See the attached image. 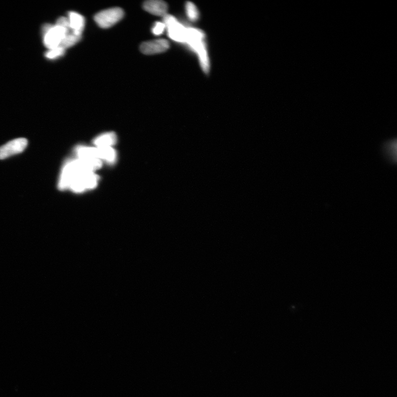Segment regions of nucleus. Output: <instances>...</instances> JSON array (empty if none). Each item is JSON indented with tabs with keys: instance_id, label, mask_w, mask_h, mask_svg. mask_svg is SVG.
I'll list each match as a JSON object with an SVG mask.
<instances>
[{
	"instance_id": "8",
	"label": "nucleus",
	"mask_w": 397,
	"mask_h": 397,
	"mask_svg": "<svg viewBox=\"0 0 397 397\" xmlns=\"http://www.w3.org/2000/svg\"><path fill=\"white\" fill-rule=\"evenodd\" d=\"M68 16V18L72 33L75 35L82 36L85 24L84 17L75 12H69Z\"/></svg>"
},
{
	"instance_id": "17",
	"label": "nucleus",
	"mask_w": 397,
	"mask_h": 397,
	"mask_svg": "<svg viewBox=\"0 0 397 397\" xmlns=\"http://www.w3.org/2000/svg\"><path fill=\"white\" fill-rule=\"evenodd\" d=\"M165 30V26L163 22H158L155 23L153 28L152 32L155 35L159 36L162 35Z\"/></svg>"
},
{
	"instance_id": "1",
	"label": "nucleus",
	"mask_w": 397,
	"mask_h": 397,
	"mask_svg": "<svg viewBox=\"0 0 397 397\" xmlns=\"http://www.w3.org/2000/svg\"><path fill=\"white\" fill-rule=\"evenodd\" d=\"M197 55L200 65L205 74L210 72V64L204 32L194 28L187 29L185 42Z\"/></svg>"
},
{
	"instance_id": "5",
	"label": "nucleus",
	"mask_w": 397,
	"mask_h": 397,
	"mask_svg": "<svg viewBox=\"0 0 397 397\" xmlns=\"http://www.w3.org/2000/svg\"><path fill=\"white\" fill-rule=\"evenodd\" d=\"M28 141L25 138H18L8 142L0 148V159L21 153L25 150Z\"/></svg>"
},
{
	"instance_id": "13",
	"label": "nucleus",
	"mask_w": 397,
	"mask_h": 397,
	"mask_svg": "<svg viewBox=\"0 0 397 397\" xmlns=\"http://www.w3.org/2000/svg\"><path fill=\"white\" fill-rule=\"evenodd\" d=\"M81 39V36L75 35L73 33H70L66 36L62 42H61L60 46L62 47L65 49L70 48V47L77 44Z\"/></svg>"
},
{
	"instance_id": "7",
	"label": "nucleus",
	"mask_w": 397,
	"mask_h": 397,
	"mask_svg": "<svg viewBox=\"0 0 397 397\" xmlns=\"http://www.w3.org/2000/svg\"><path fill=\"white\" fill-rule=\"evenodd\" d=\"M144 8L154 15L164 17L167 15L168 5L160 0H150L144 3Z\"/></svg>"
},
{
	"instance_id": "2",
	"label": "nucleus",
	"mask_w": 397,
	"mask_h": 397,
	"mask_svg": "<svg viewBox=\"0 0 397 397\" xmlns=\"http://www.w3.org/2000/svg\"><path fill=\"white\" fill-rule=\"evenodd\" d=\"M70 28L58 24L51 25L46 24L42 28L44 37V45L49 50L60 46L66 35L70 33Z\"/></svg>"
},
{
	"instance_id": "4",
	"label": "nucleus",
	"mask_w": 397,
	"mask_h": 397,
	"mask_svg": "<svg viewBox=\"0 0 397 397\" xmlns=\"http://www.w3.org/2000/svg\"><path fill=\"white\" fill-rule=\"evenodd\" d=\"M124 16L122 9L118 7L111 8L101 11L94 16V21L102 28H108L115 25L120 21Z\"/></svg>"
},
{
	"instance_id": "14",
	"label": "nucleus",
	"mask_w": 397,
	"mask_h": 397,
	"mask_svg": "<svg viewBox=\"0 0 397 397\" xmlns=\"http://www.w3.org/2000/svg\"><path fill=\"white\" fill-rule=\"evenodd\" d=\"M385 154L387 155V158L392 161L396 160L397 159V141H389L384 146Z\"/></svg>"
},
{
	"instance_id": "10",
	"label": "nucleus",
	"mask_w": 397,
	"mask_h": 397,
	"mask_svg": "<svg viewBox=\"0 0 397 397\" xmlns=\"http://www.w3.org/2000/svg\"><path fill=\"white\" fill-rule=\"evenodd\" d=\"M117 142V136L114 132H107L98 136L94 140L93 143L96 148L106 147L115 145Z\"/></svg>"
},
{
	"instance_id": "12",
	"label": "nucleus",
	"mask_w": 397,
	"mask_h": 397,
	"mask_svg": "<svg viewBox=\"0 0 397 397\" xmlns=\"http://www.w3.org/2000/svg\"><path fill=\"white\" fill-rule=\"evenodd\" d=\"M83 181L87 190H93L97 186L98 177L93 172H85L83 173Z\"/></svg>"
},
{
	"instance_id": "3",
	"label": "nucleus",
	"mask_w": 397,
	"mask_h": 397,
	"mask_svg": "<svg viewBox=\"0 0 397 397\" xmlns=\"http://www.w3.org/2000/svg\"><path fill=\"white\" fill-rule=\"evenodd\" d=\"M163 23L170 39L175 41L185 42L187 27L183 26L177 19L171 15L163 17Z\"/></svg>"
},
{
	"instance_id": "11",
	"label": "nucleus",
	"mask_w": 397,
	"mask_h": 397,
	"mask_svg": "<svg viewBox=\"0 0 397 397\" xmlns=\"http://www.w3.org/2000/svg\"><path fill=\"white\" fill-rule=\"evenodd\" d=\"M98 151L99 159L105 160L108 163H114L117 159L116 151L110 146L97 148Z\"/></svg>"
},
{
	"instance_id": "15",
	"label": "nucleus",
	"mask_w": 397,
	"mask_h": 397,
	"mask_svg": "<svg viewBox=\"0 0 397 397\" xmlns=\"http://www.w3.org/2000/svg\"><path fill=\"white\" fill-rule=\"evenodd\" d=\"M186 11L187 15L190 20L195 22L199 18V12L195 4L191 2H188L186 4Z\"/></svg>"
},
{
	"instance_id": "6",
	"label": "nucleus",
	"mask_w": 397,
	"mask_h": 397,
	"mask_svg": "<svg viewBox=\"0 0 397 397\" xmlns=\"http://www.w3.org/2000/svg\"><path fill=\"white\" fill-rule=\"evenodd\" d=\"M169 48L168 41L159 39L143 42L141 45L140 50L146 55L160 54L166 51Z\"/></svg>"
},
{
	"instance_id": "16",
	"label": "nucleus",
	"mask_w": 397,
	"mask_h": 397,
	"mask_svg": "<svg viewBox=\"0 0 397 397\" xmlns=\"http://www.w3.org/2000/svg\"><path fill=\"white\" fill-rule=\"evenodd\" d=\"M65 49L62 47L59 46L58 48L50 49L48 51H47L45 56L47 58L54 59L62 56L65 54Z\"/></svg>"
},
{
	"instance_id": "9",
	"label": "nucleus",
	"mask_w": 397,
	"mask_h": 397,
	"mask_svg": "<svg viewBox=\"0 0 397 397\" xmlns=\"http://www.w3.org/2000/svg\"><path fill=\"white\" fill-rule=\"evenodd\" d=\"M76 153H77L78 159H99L98 151L97 148L79 146L76 149Z\"/></svg>"
}]
</instances>
